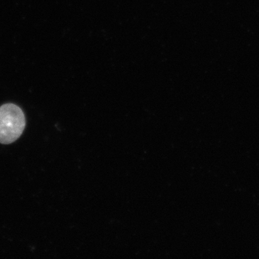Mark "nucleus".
Wrapping results in <instances>:
<instances>
[{
  "label": "nucleus",
  "instance_id": "nucleus-1",
  "mask_svg": "<svg viewBox=\"0 0 259 259\" xmlns=\"http://www.w3.org/2000/svg\"><path fill=\"white\" fill-rule=\"evenodd\" d=\"M26 125L25 115L15 104H5L0 107V144H10L23 134Z\"/></svg>",
  "mask_w": 259,
  "mask_h": 259
}]
</instances>
